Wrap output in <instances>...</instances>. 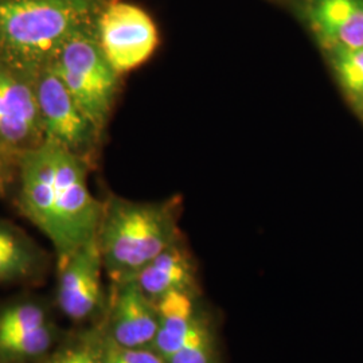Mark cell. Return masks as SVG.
Instances as JSON below:
<instances>
[{"instance_id": "cell-1", "label": "cell", "mask_w": 363, "mask_h": 363, "mask_svg": "<svg viewBox=\"0 0 363 363\" xmlns=\"http://www.w3.org/2000/svg\"><path fill=\"white\" fill-rule=\"evenodd\" d=\"M89 167L49 140L18 159V208L50 240L58 264L97 238L104 202L91 195Z\"/></svg>"}, {"instance_id": "cell-2", "label": "cell", "mask_w": 363, "mask_h": 363, "mask_svg": "<svg viewBox=\"0 0 363 363\" xmlns=\"http://www.w3.org/2000/svg\"><path fill=\"white\" fill-rule=\"evenodd\" d=\"M179 199L135 202L116 195L103 206L97 232L104 271L113 283L130 279L182 238Z\"/></svg>"}, {"instance_id": "cell-3", "label": "cell", "mask_w": 363, "mask_h": 363, "mask_svg": "<svg viewBox=\"0 0 363 363\" xmlns=\"http://www.w3.org/2000/svg\"><path fill=\"white\" fill-rule=\"evenodd\" d=\"M97 15L40 0H0V61L35 79L66 39Z\"/></svg>"}, {"instance_id": "cell-4", "label": "cell", "mask_w": 363, "mask_h": 363, "mask_svg": "<svg viewBox=\"0 0 363 363\" xmlns=\"http://www.w3.org/2000/svg\"><path fill=\"white\" fill-rule=\"evenodd\" d=\"M96 19L66 39L49 67L103 133L116 103L121 76L101 49Z\"/></svg>"}, {"instance_id": "cell-5", "label": "cell", "mask_w": 363, "mask_h": 363, "mask_svg": "<svg viewBox=\"0 0 363 363\" xmlns=\"http://www.w3.org/2000/svg\"><path fill=\"white\" fill-rule=\"evenodd\" d=\"M34 84L45 140L64 147L91 164L103 133L84 113L50 67L42 70Z\"/></svg>"}, {"instance_id": "cell-6", "label": "cell", "mask_w": 363, "mask_h": 363, "mask_svg": "<svg viewBox=\"0 0 363 363\" xmlns=\"http://www.w3.org/2000/svg\"><path fill=\"white\" fill-rule=\"evenodd\" d=\"M96 27L105 57L120 76L145 64L159 46L154 19L128 1L105 3Z\"/></svg>"}, {"instance_id": "cell-7", "label": "cell", "mask_w": 363, "mask_h": 363, "mask_svg": "<svg viewBox=\"0 0 363 363\" xmlns=\"http://www.w3.org/2000/svg\"><path fill=\"white\" fill-rule=\"evenodd\" d=\"M43 142L34 79L0 61V148L19 159Z\"/></svg>"}, {"instance_id": "cell-8", "label": "cell", "mask_w": 363, "mask_h": 363, "mask_svg": "<svg viewBox=\"0 0 363 363\" xmlns=\"http://www.w3.org/2000/svg\"><path fill=\"white\" fill-rule=\"evenodd\" d=\"M104 264L97 238L58 264L57 303L73 322H85L104 306Z\"/></svg>"}, {"instance_id": "cell-9", "label": "cell", "mask_w": 363, "mask_h": 363, "mask_svg": "<svg viewBox=\"0 0 363 363\" xmlns=\"http://www.w3.org/2000/svg\"><path fill=\"white\" fill-rule=\"evenodd\" d=\"M105 337L120 347H151L159 320L155 304L133 280L113 283Z\"/></svg>"}, {"instance_id": "cell-10", "label": "cell", "mask_w": 363, "mask_h": 363, "mask_svg": "<svg viewBox=\"0 0 363 363\" xmlns=\"http://www.w3.org/2000/svg\"><path fill=\"white\" fill-rule=\"evenodd\" d=\"M306 18L325 52L363 46V0H306Z\"/></svg>"}, {"instance_id": "cell-11", "label": "cell", "mask_w": 363, "mask_h": 363, "mask_svg": "<svg viewBox=\"0 0 363 363\" xmlns=\"http://www.w3.org/2000/svg\"><path fill=\"white\" fill-rule=\"evenodd\" d=\"M125 280H133L144 295L152 301L171 291L194 294L196 280L194 259L183 240L179 238Z\"/></svg>"}, {"instance_id": "cell-12", "label": "cell", "mask_w": 363, "mask_h": 363, "mask_svg": "<svg viewBox=\"0 0 363 363\" xmlns=\"http://www.w3.org/2000/svg\"><path fill=\"white\" fill-rule=\"evenodd\" d=\"M159 328L151 349L164 359L181 349L201 319L195 310L194 294L171 291L154 301Z\"/></svg>"}, {"instance_id": "cell-13", "label": "cell", "mask_w": 363, "mask_h": 363, "mask_svg": "<svg viewBox=\"0 0 363 363\" xmlns=\"http://www.w3.org/2000/svg\"><path fill=\"white\" fill-rule=\"evenodd\" d=\"M45 265L42 249L23 230L0 220V284L35 277Z\"/></svg>"}, {"instance_id": "cell-14", "label": "cell", "mask_w": 363, "mask_h": 363, "mask_svg": "<svg viewBox=\"0 0 363 363\" xmlns=\"http://www.w3.org/2000/svg\"><path fill=\"white\" fill-rule=\"evenodd\" d=\"M55 337L57 328L52 322L10 337H0V363L39 358L50 351Z\"/></svg>"}, {"instance_id": "cell-15", "label": "cell", "mask_w": 363, "mask_h": 363, "mask_svg": "<svg viewBox=\"0 0 363 363\" xmlns=\"http://www.w3.org/2000/svg\"><path fill=\"white\" fill-rule=\"evenodd\" d=\"M105 358L106 337L93 331L62 343L45 363H105Z\"/></svg>"}, {"instance_id": "cell-16", "label": "cell", "mask_w": 363, "mask_h": 363, "mask_svg": "<svg viewBox=\"0 0 363 363\" xmlns=\"http://www.w3.org/2000/svg\"><path fill=\"white\" fill-rule=\"evenodd\" d=\"M337 82L349 100L363 94V46L327 52Z\"/></svg>"}, {"instance_id": "cell-17", "label": "cell", "mask_w": 363, "mask_h": 363, "mask_svg": "<svg viewBox=\"0 0 363 363\" xmlns=\"http://www.w3.org/2000/svg\"><path fill=\"white\" fill-rule=\"evenodd\" d=\"M166 363H216V342L208 320L202 316L186 343L164 359Z\"/></svg>"}, {"instance_id": "cell-18", "label": "cell", "mask_w": 363, "mask_h": 363, "mask_svg": "<svg viewBox=\"0 0 363 363\" xmlns=\"http://www.w3.org/2000/svg\"><path fill=\"white\" fill-rule=\"evenodd\" d=\"M50 322L42 306L33 301H19L0 312V337L35 328Z\"/></svg>"}, {"instance_id": "cell-19", "label": "cell", "mask_w": 363, "mask_h": 363, "mask_svg": "<svg viewBox=\"0 0 363 363\" xmlns=\"http://www.w3.org/2000/svg\"><path fill=\"white\" fill-rule=\"evenodd\" d=\"M105 363H166V361L151 347H143V349L120 347L106 337Z\"/></svg>"}, {"instance_id": "cell-20", "label": "cell", "mask_w": 363, "mask_h": 363, "mask_svg": "<svg viewBox=\"0 0 363 363\" xmlns=\"http://www.w3.org/2000/svg\"><path fill=\"white\" fill-rule=\"evenodd\" d=\"M18 181V159L0 148V198H7Z\"/></svg>"}, {"instance_id": "cell-21", "label": "cell", "mask_w": 363, "mask_h": 363, "mask_svg": "<svg viewBox=\"0 0 363 363\" xmlns=\"http://www.w3.org/2000/svg\"><path fill=\"white\" fill-rule=\"evenodd\" d=\"M40 1L58 4V6L76 10L79 13H89V15H97L105 4V0H40Z\"/></svg>"}, {"instance_id": "cell-22", "label": "cell", "mask_w": 363, "mask_h": 363, "mask_svg": "<svg viewBox=\"0 0 363 363\" xmlns=\"http://www.w3.org/2000/svg\"><path fill=\"white\" fill-rule=\"evenodd\" d=\"M350 101L355 106V109L363 116V94L352 97V99H350Z\"/></svg>"}]
</instances>
